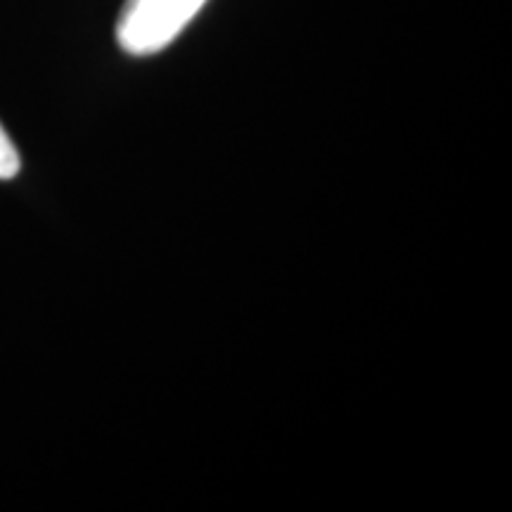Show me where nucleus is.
<instances>
[{
  "mask_svg": "<svg viewBox=\"0 0 512 512\" xmlns=\"http://www.w3.org/2000/svg\"><path fill=\"white\" fill-rule=\"evenodd\" d=\"M19 166H22V159H19L17 147L5 133V128L0 126V181L15 178L19 174Z\"/></svg>",
  "mask_w": 512,
  "mask_h": 512,
  "instance_id": "nucleus-2",
  "label": "nucleus"
},
{
  "mask_svg": "<svg viewBox=\"0 0 512 512\" xmlns=\"http://www.w3.org/2000/svg\"><path fill=\"white\" fill-rule=\"evenodd\" d=\"M204 5L207 0H124L117 19L119 48L136 57L169 48Z\"/></svg>",
  "mask_w": 512,
  "mask_h": 512,
  "instance_id": "nucleus-1",
  "label": "nucleus"
}]
</instances>
